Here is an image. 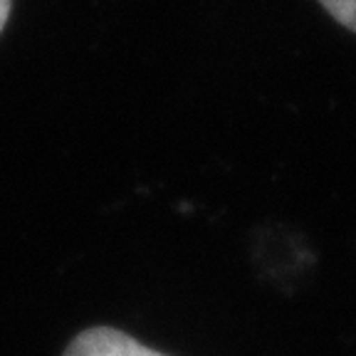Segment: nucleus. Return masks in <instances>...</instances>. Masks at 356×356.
<instances>
[{"mask_svg": "<svg viewBox=\"0 0 356 356\" xmlns=\"http://www.w3.org/2000/svg\"><path fill=\"white\" fill-rule=\"evenodd\" d=\"M62 356H168L163 351H156L146 346L144 341L134 339L131 334L122 329L106 327H89L82 329L72 341L65 346Z\"/></svg>", "mask_w": 356, "mask_h": 356, "instance_id": "obj_1", "label": "nucleus"}, {"mask_svg": "<svg viewBox=\"0 0 356 356\" xmlns=\"http://www.w3.org/2000/svg\"><path fill=\"white\" fill-rule=\"evenodd\" d=\"M334 20L356 33V0H319Z\"/></svg>", "mask_w": 356, "mask_h": 356, "instance_id": "obj_2", "label": "nucleus"}, {"mask_svg": "<svg viewBox=\"0 0 356 356\" xmlns=\"http://www.w3.org/2000/svg\"><path fill=\"white\" fill-rule=\"evenodd\" d=\"M10 8H13V0H0V33H3L8 17H10Z\"/></svg>", "mask_w": 356, "mask_h": 356, "instance_id": "obj_3", "label": "nucleus"}]
</instances>
